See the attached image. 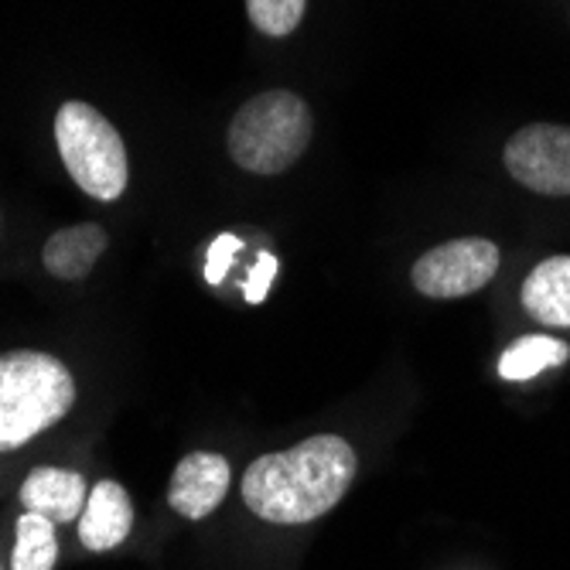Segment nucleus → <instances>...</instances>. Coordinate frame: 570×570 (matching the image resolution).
Listing matches in <instances>:
<instances>
[{
  "mask_svg": "<svg viewBox=\"0 0 570 570\" xmlns=\"http://www.w3.org/2000/svg\"><path fill=\"white\" fill-rule=\"evenodd\" d=\"M355 451L345 438L318 434L287 451L256 458L243 475V502L277 527H301L332 512L355 479Z\"/></svg>",
  "mask_w": 570,
  "mask_h": 570,
  "instance_id": "1",
  "label": "nucleus"
},
{
  "mask_svg": "<svg viewBox=\"0 0 570 570\" xmlns=\"http://www.w3.org/2000/svg\"><path fill=\"white\" fill-rule=\"evenodd\" d=\"M76 403L66 362L45 352H0V451H14L59 424Z\"/></svg>",
  "mask_w": 570,
  "mask_h": 570,
  "instance_id": "2",
  "label": "nucleus"
},
{
  "mask_svg": "<svg viewBox=\"0 0 570 570\" xmlns=\"http://www.w3.org/2000/svg\"><path fill=\"white\" fill-rule=\"evenodd\" d=\"M307 102L297 92L271 89L253 96L229 124V158L249 175H284L311 144Z\"/></svg>",
  "mask_w": 570,
  "mask_h": 570,
  "instance_id": "3",
  "label": "nucleus"
},
{
  "mask_svg": "<svg viewBox=\"0 0 570 570\" xmlns=\"http://www.w3.org/2000/svg\"><path fill=\"white\" fill-rule=\"evenodd\" d=\"M56 144L69 178L92 198L114 202L127 188V147L117 127L79 99L62 102L56 117Z\"/></svg>",
  "mask_w": 570,
  "mask_h": 570,
  "instance_id": "4",
  "label": "nucleus"
},
{
  "mask_svg": "<svg viewBox=\"0 0 570 570\" xmlns=\"http://www.w3.org/2000/svg\"><path fill=\"white\" fill-rule=\"evenodd\" d=\"M499 271V246L469 236L451 239L434 249H428L417 264H413V287L424 297H464L482 291Z\"/></svg>",
  "mask_w": 570,
  "mask_h": 570,
  "instance_id": "5",
  "label": "nucleus"
},
{
  "mask_svg": "<svg viewBox=\"0 0 570 570\" xmlns=\"http://www.w3.org/2000/svg\"><path fill=\"white\" fill-rule=\"evenodd\" d=\"M509 175L540 195H570V127L530 124L505 144Z\"/></svg>",
  "mask_w": 570,
  "mask_h": 570,
  "instance_id": "6",
  "label": "nucleus"
},
{
  "mask_svg": "<svg viewBox=\"0 0 570 570\" xmlns=\"http://www.w3.org/2000/svg\"><path fill=\"white\" fill-rule=\"evenodd\" d=\"M229 492V461L216 451H191L171 475L168 502L185 520H205Z\"/></svg>",
  "mask_w": 570,
  "mask_h": 570,
  "instance_id": "7",
  "label": "nucleus"
},
{
  "mask_svg": "<svg viewBox=\"0 0 570 570\" xmlns=\"http://www.w3.org/2000/svg\"><path fill=\"white\" fill-rule=\"evenodd\" d=\"M130 527H134V502H130L127 489L102 479L89 492L86 509L79 515L82 547L92 550V553H107V550H114V547H120L127 540Z\"/></svg>",
  "mask_w": 570,
  "mask_h": 570,
  "instance_id": "8",
  "label": "nucleus"
},
{
  "mask_svg": "<svg viewBox=\"0 0 570 570\" xmlns=\"http://www.w3.org/2000/svg\"><path fill=\"white\" fill-rule=\"evenodd\" d=\"M24 512H41L51 523H72L86 509V479L66 469H35L21 485Z\"/></svg>",
  "mask_w": 570,
  "mask_h": 570,
  "instance_id": "9",
  "label": "nucleus"
},
{
  "mask_svg": "<svg viewBox=\"0 0 570 570\" xmlns=\"http://www.w3.org/2000/svg\"><path fill=\"white\" fill-rule=\"evenodd\" d=\"M107 229L96 223H79L51 233L41 253V264L59 281H82L102 253H107Z\"/></svg>",
  "mask_w": 570,
  "mask_h": 570,
  "instance_id": "10",
  "label": "nucleus"
},
{
  "mask_svg": "<svg viewBox=\"0 0 570 570\" xmlns=\"http://www.w3.org/2000/svg\"><path fill=\"white\" fill-rule=\"evenodd\" d=\"M523 307L543 325L570 328V256H550L527 277Z\"/></svg>",
  "mask_w": 570,
  "mask_h": 570,
  "instance_id": "11",
  "label": "nucleus"
},
{
  "mask_svg": "<svg viewBox=\"0 0 570 570\" xmlns=\"http://www.w3.org/2000/svg\"><path fill=\"white\" fill-rule=\"evenodd\" d=\"M567 345L550 335H527L515 345H509L499 358V376L509 383H523L540 376L543 370H553L560 362H567Z\"/></svg>",
  "mask_w": 570,
  "mask_h": 570,
  "instance_id": "12",
  "label": "nucleus"
},
{
  "mask_svg": "<svg viewBox=\"0 0 570 570\" xmlns=\"http://www.w3.org/2000/svg\"><path fill=\"white\" fill-rule=\"evenodd\" d=\"M59 560V540L56 523L41 512H24L18 520V540L11 570H51Z\"/></svg>",
  "mask_w": 570,
  "mask_h": 570,
  "instance_id": "13",
  "label": "nucleus"
},
{
  "mask_svg": "<svg viewBox=\"0 0 570 570\" xmlns=\"http://www.w3.org/2000/svg\"><path fill=\"white\" fill-rule=\"evenodd\" d=\"M304 4L307 0H246V14L256 31L271 38H287L304 18Z\"/></svg>",
  "mask_w": 570,
  "mask_h": 570,
  "instance_id": "14",
  "label": "nucleus"
},
{
  "mask_svg": "<svg viewBox=\"0 0 570 570\" xmlns=\"http://www.w3.org/2000/svg\"><path fill=\"white\" fill-rule=\"evenodd\" d=\"M239 239L236 236H219L213 246H209V264H205V281L209 284H223L229 264H233V256L239 253Z\"/></svg>",
  "mask_w": 570,
  "mask_h": 570,
  "instance_id": "15",
  "label": "nucleus"
},
{
  "mask_svg": "<svg viewBox=\"0 0 570 570\" xmlns=\"http://www.w3.org/2000/svg\"><path fill=\"white\" fill-rule=\"evenodd\" d=\"M274 274H277V256L261 253V261H256L253 274L246 277V301H249V304H261V301L267 297V291H271V284H274Z\"/></svg>",
  "mask_w": 570,
  "mask_h": 570,
  "instance_id": "16",
  "label": "nucleus"
}]
</instances>
